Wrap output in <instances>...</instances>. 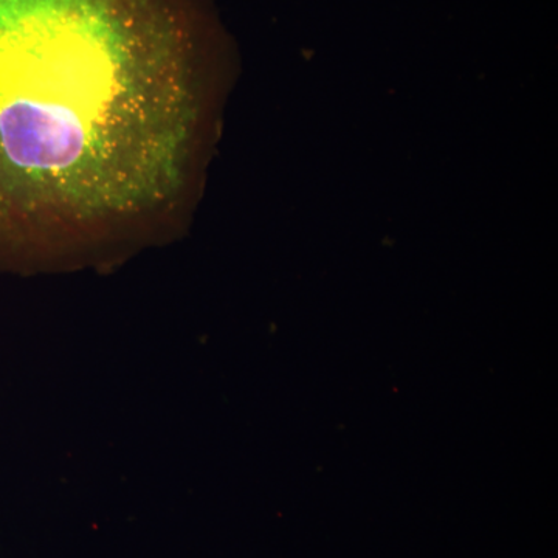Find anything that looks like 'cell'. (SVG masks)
I'll list each match as a JSON object with an SVG mask.
<instances>
[{
	"label": "cell",
	"instance_id": "obj_1",
	"mask_svg": "<svg viewBox=\"0 0 558 558\" xmlns=\"http://www.w3.org/2000/svg\"><path fill=\"white\" fill-rule=\"evenodd\" d=\"M193 123L178 0H0V269L175 204Z\"/></svg>",
	"mask_w": 558,
	"mask_h": 558
}]
</instances>
